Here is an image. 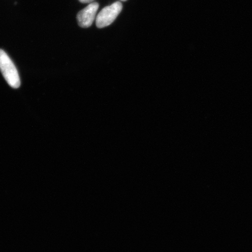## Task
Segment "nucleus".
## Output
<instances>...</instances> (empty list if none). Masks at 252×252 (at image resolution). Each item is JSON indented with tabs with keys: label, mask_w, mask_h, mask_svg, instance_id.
Segmentation results:
<instances>
[{
	"label": "nucleus",
	"mask_w": 252,
	"mask_h": 252,
	"mask_svg": "<svg viewBox=\"0 0 252 252\" xmlns=\"http://www.w3.org/2000/svg\"><path fill=\"white\" fill-rule=\"evenodd\" d=\"M0 70L6 81L12 88L20 87V78L13 62L4 50L0 49Z\"/></svg>",
	"instance_id": "f257e3e1"
},
{
	"label": "nucleus",
	"mask_w": 252,
	"mask_h": 252,
	"mask_svg": "<svg viewBox=\"0 0 252 252\" xmlns=\"http://www.w3.org/2000/svg\"><path fill=\"white\" fill-rule=\"evenodd\" d=\"M82 3H92L94 0H79Z\"/></svg>",
	"instance_id": "20e7f679"
},
{
	"label": "nucleus",
	"mask_w": 252,
	"mask_h": 252,
	"mask_svg": "<svg viewBox=\"0 0 252 252\" xmlns=\"http://www.w3.org/2000/svg\"><path fill=\"white\" fill-rule=\"evenodd\" d=\"M121 1H127V0H121Z\"/></svg>",
	"instance_id": "39448f33"
},
{
	"label": "nucleus",
	"mask_w": 252,
	"mask_h": 252,
	"mask_svg": "<svg viewBox=\"0 0 252 252\" xmlns=\"http://www.w3.org/2000/svg\"><path fill=\"white\" fill-rule=\"evenodd\" d=\"M122 4L118 1L104 8L97 15L96 27L103 28L109 26L113 23L122 10Z\"/></svg>",
	"instance_id": "f03ea898"
},
{
	"label": "nucleus",
	"mask_w": 252,
	"mask_h": 252,
	"mask_svg": "<svg viewBox=\"0 0 252 252\" xmlns=\"http://www.w3.org/2000/svg\"><path fill=\"white\" fill-rule=\"evenodd\" d=\"M97 2H92L78 12L77 16L78 25L82 28H87L92 25L95 19L99 8Z\"/></svg>",
	"instance_id": "7ed1b4c3"
}]
</instances>
